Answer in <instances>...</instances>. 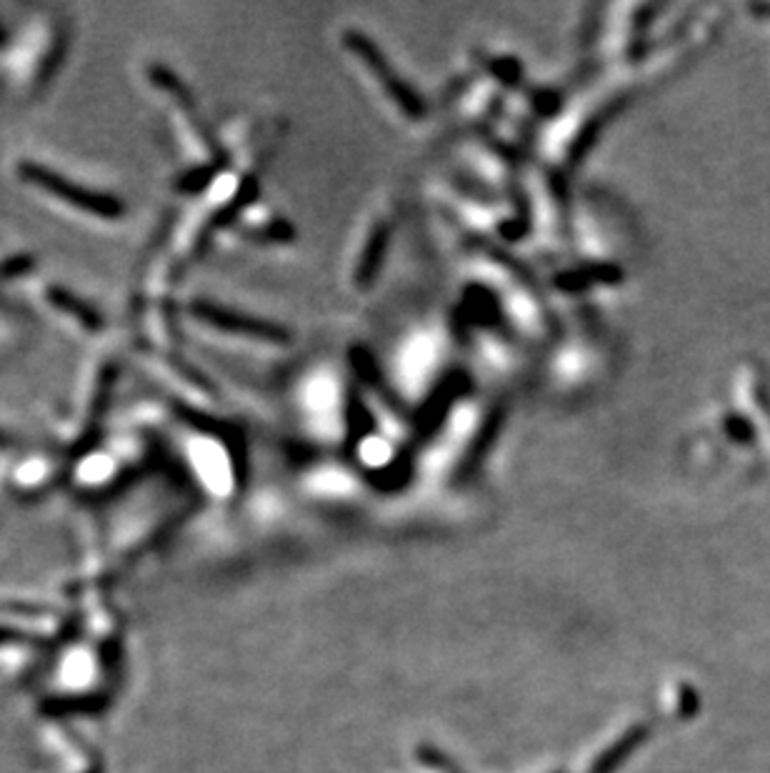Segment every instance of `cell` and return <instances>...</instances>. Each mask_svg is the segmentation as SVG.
<instances>
[{
  "instance_id": "6da1fadb",
  "label": "cell",
  "mask_w": 770,
  "mask_h": 773,
  "mask_svg": "<svg viewBox=\"0 0 770 773\" xmlns=\"http://www.w3.org/2000/svg\"><path fill=\"white\" fill-rule=\"evenodd\" d=\"M23 176L28 178L30 183L43 188V191H50L53 196L68 198V203L83 208V211L98 213V216H115V213L120 211V206L113 201V198H105V196H98V193L83 191V188L78 186H70L68 181H63V178L53 176V173L43 171V168L38 166H25Z\"/></svg>"
},
{
  "instance_id": "7a4b0ae2",
  "label": "cell",
  "mask_w": 770,
  "mask_h": 773,
  "mask_svg": "<svg viewBox=\"0 0 770 773\" xmlns=\"http://www.w3.org/2000/svg\"><path fill=\"white\" fill-rule=\"evenodd\" d=\"M725 431L733 433V438L738 443H753V438H755L753 426H750V423L740 416L725 418Z\"/></svg>"
},
{
  "instance_id": "3957f363",
  "label": "cell",
  "mask_w": 770,
  "mask_h": 773,
  "mask_svg": "<svg viewBox=\"0 0 770 773\" xmlns=\"http://www.w3.org/2000/svg\"><path fill=\"white\" fill-rule=\"evenodd\" d=\"M763 13H770V8H763Z\"/></svg>"
}]
</instances>
